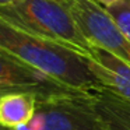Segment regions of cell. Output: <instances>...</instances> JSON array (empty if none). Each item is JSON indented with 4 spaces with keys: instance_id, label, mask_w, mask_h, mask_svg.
<instances>
[{
    "instance_id": "cell-8",
    "label": "cell",
    "mask_w": 130,
    "mask_h": 130,
    "mask_svg": "<svg viewBox=\"0 0 130 130\" xmlns=\"http://www.w3.org/2000/svg\"><path fill=\"white\" fill-rule=\"evenodd\" d=\"M99 115L106 122L109 130H130V102L102 88L94 92Z\"/></svg>"
},
{
    "instance_id": "cell-11",
    "label": "cell",
    "mask_w": 130,
    "mask_h": 130,
    "mask_svg": "<svg viewBox=\"0 0 130 130\" xmlns=\"http://www.w3.org/2000/svg\"><path fill=\"white\" fill-rule=\"evenodd\" d=\"M17 2V0H0V6H6V4H11Z\"/></svg>"
},
{
    "instance_id": "cell-10",
    "label": "cell",
    "mask_w": 130,
    "mask_h": 130,
    "mask_svg": "<svg viewBox=\"0 0 130 130\" xmlns=\"http://www.w3.org/2000/svg\"><path fill=\"white\" fill-rule=\"evenodd\" d=\"M95 2H98L99 4H102L104 7H106V6H109V4H112V3H115V2H118V0H95Z\"/></svg>"
},
{
    "instance_id": "cell-6",
    "label": "cell",
    "mask_w": 130,
    "mask_h": 130,
    "mask_svg": "<svg viewBox=\"0 0 130 130\" xmlns=\"http://www.w3.org/2000/svg\"><path fill=\"white\" fill-rule=\"evenodd\" d=\"M87 60L102 87L130 102V66L127 63L98 46H92Z\"/></svg>"
},
{
    "instance_id": "cell-12",
    "label": "cell",
    "mask_w": 130,
    "mask_h": 130,
    "mask_svg": "<svg viewBox=\"0 0 130 130\" xmlns=\"http://www.w3.org/2000/svg\"><path fill=\"white\" fill-rule=\"evenodd\" d=\"M0 130H9V129H6V127H3L2 124H0Z\"/></svg>"
},
{
    "instance_id": "cell-1",
    "label": "cell",
    "mask_w": 130,
    "mask_h": 130,
    "mask_svg": "<svg viewBox=\"0 0 130 130\" xmlns=\"http://www.w3.org/2000/svg\"><path fill=\"white\" fill-rule=\"evenodd\" d=\"M0 49L71 90L96 92L104 88L81 53L17 28L2 18Z\"/></svg>"
},
{
    "instance_id": "cell-7",
    "label": "cell",
    "mask_w": 130,
    "mask_h": 130,
    "mask_svg": "<svg viewBox=\"0 0 130 130\" xmlns=\"http://www.w3.org/2000/svg\"><path fill=\"white\" fill-rule=\"evenodd\" d=\"M38 98L34 94L10 91L0 95V124L17 129L27 124L35 115Z\"/></svg>"
},
{
    "instance_id": "cell-9",
    "label": "cell",
    "mask_w": 130,
    "mask_h": 130,
    "mask_svg": "<svg viewBox=\"0 0 130 130\" xmlns=\"http://www.w3.org/2000/svg\"><path fill=\"white\" fill-rule=\"evenodd\" d=\"M105 9L123 35L130 41V0H118Z\"/></svg>"
},
{
    "instance_id": "cell-5",
    "label": "cell",
    "mask_w": 130,
    "mask_h": 130,
    "mask_svg": "<svg viewBox=\"0 0 130 130\" xmlns=\"http://www.w3.org/2000/svg\"><path fill=\"white\" fill-rule=\"evenodd\" d=\"M0 95L10 91H21L34 94L38 99L81 92L57 83L3 49H0Z\"/></svg>"
},
{
    "instance_id": "cell-4",
    "label": "cell",
    "mask_w": 130,
    "mask_h": 130,
    "mask_svg": "<svg viewBox=\"0 0 130 130\" xmlns=\"http://www.w3.org/2000/svg\"><path fill=\"white\" fill-rule=\"evenodd\" d=\"M92 46L104 49L130 66V41L106 9L95 0H62Z\"/></svg>"
},
{
    "instance_id": "cell-13",
    "label": "cell",
    "mask_w": 130,
    "mask_h": 130,
    "mask_svg": "<svg viewBox=\"0 0 130 130\" xmlns=\"http://www.w3.org/2000/svg\"><path fill=\"white\" fill-rule=\"evenodd\" d=\"M0 90H2V85H0Z\"/></svg>"
},
{
    "instance_id": "cell-2",
    "label": "cell",
    "mask_w": 130,
    "mask_h": 130,
    "mask_svg": "<svg viewBox=\"0 0 130 130\" xmlns=\"http://www.w3.org/2000/svg\"><path fill=\"white\" fill-rule=\"evenodd\" d=\"M0 18L27 32L64 45L90 57L92 45L62 0H17L0 6Z\"/></svg>"
},
{
    "instance_id": "cell-3",
    "label": "cell",
    "mask_w": 130,
    "mask_h": 130,
    "mask_svg": "<svg viewBox=\"0 0 130 130\" xmlns=\"http://www.w3.org/2000/svg\"><path fill=\"white\" fill-rule=\"evenodd\" d=\"M9 130H109L99 115L94 92L38 99L37 110L24 126Z\"/></svg>"
}]
</instances>
